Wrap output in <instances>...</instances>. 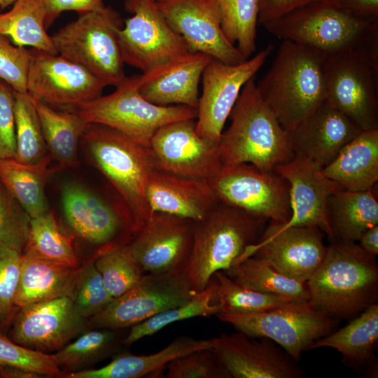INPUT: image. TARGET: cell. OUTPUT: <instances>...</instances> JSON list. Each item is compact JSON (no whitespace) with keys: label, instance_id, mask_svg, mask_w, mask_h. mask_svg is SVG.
I'll list each match as a JSON object with an SVG mask.
<instances>
[{"label":"cell","instance_id":"6da1fadb","mask_svg":"<svg viewBox=\"0 0 378 378\" xmlns=\"http://www.w3.org/2000/svg\"><path fill=\"white\" fill-rule=\"evenodd\" d=\"M316 49L283 40L258 92L281 126L289 132L326 99L324 63Z\"/></svg>","mask_w":378,"mask_h":378},{"label":"cell","instance_id":"7a4b0ae2","mask_svg":"<svg viewBox=\"0 0 378 378\" xmlns=\"http://www.w3.org/2000/svg\"><path fill=\"white\" fill-rule=\"evenodd\" d=\"M309 301L332 317H350L375 304L378 266L356 242L332 241L307 281Z\"/></svg>","mask_w":378,"mask_h":378},{"label":"cell","instance_id":"3957f363","mask_svg":"<svg viewBox=\"0 0 378 378\" xmlns=\"http://www.w3.org/2000/svg\"><path fill=\"white\" fill-rule=\"evenodd\" d=\"M255 79L252 77L243 86L218 150L223 166L248 163L271 172L293 160L294 154L288 132L261 99Z\"/></svg>","mask_w":378,"mask_h":378},{"label":"cell","instance_id":"277c9868","mask_svg":"<svg viewBox=\"0 0 378 378\" xmlns=\"http://www.w3.org/2000/svg\"><path fill=\"white\" fill-rule=\"evenodd\" d=\"M81 140L94 165L116 191L136 234L153 214L146 198L150 175L156 169L150 148L97 123L87 124Z\"/></svg>","mask_w":378,"mask_h":378},{"label":"cell","instance_id":"5b68a950","mask_svg":"<svg viewBox=\"0 0 378 378\" xmlns=\"http://www.w3.org/2000/svg\"><path fill=\"white\" fill-rule=\"evenodd\" d=\"M267 220L220 202L205 218L193 221L192 243L186 265L195 292L206 288L214 274L230 268L260 239Z\"/></svg>","mask_w":378,"mask_h":378},{"label":"cell","instance_id":"8992f818","mask_svg":"<svg viewBox=\"0 0 378 378\" xmlns=\"http://www.w3.org/2000/svg\"><path fill=\"white\" fill-rule=\"evenodd\" d=\"M324 76L328 103L361 131L378 129V29L360 44L326 55Z\"/></svg>","mask_w":378,"mask_h":378},{"label":"cell","instance_id":"52a82bcc","mask_svg":"<svg viewBox=\"0 0 378 378\" xmlns=\"http://www.w3.org/2000/svg\"><path fill=\"white\" fill-rule=\"evenodd\" d=\"M124 20L111 6L79 13L51 38L58 55L82 66L107 85L125 77L119 31Z\"/></svg>","mask_w":378,"mask_h":378},{"label":"cell","instance_id":"ba28073f","mask_svg":"<svg viewBox=\"0 0 378 378\" xmlns=\"http://www.w3.org/2000/svg\"><path fill=\"white\" fill-rule=\"evenodd\" d=\"M139 78V75L125 76L112 93L82 104L73 111L88 123L108 126L148 148L161 127L197 118V108L183 105L158 106L145 99L138 91Z\"/></svg>","mask_w":378,"mask_h":378},{"label":"cell","instance_id":"9c48e42d","mask_svg":"<svg viewBox=\"0 0 378 378\" xmlns=\"http://www.w3.org/2000/svg\"><path fill=\"white\" fill-rule=\"evenodd\" d=\"M263 26L279 38L330 55L363 43L378 29V22L354 18L330 0H321L295 8Z\"/></svg>","mask_w":378,"mask_h":378},{"label":"cell","instance_id":"30bf717a","mask_svg":"<svg viewBox=\"0 0 378 378\" xmlns=\"http://www.w3.org/2000/svg\"><path fill=\"white\" fill-rule=\"evenodd\" d=\"M216 316L247 336L272 340L296 362L303 351L332 332L337 325L332 316L309 300L295 301L260 312Z\"/></svg>","mask_w":378,"mask_h":378},{"label":"cell","instance_id":"8fae6325","mask_svg":"<svg viewBox=\"0 0 378 378\" xmlns=\"http://www.w3.org/2000/svg\"><path fill=\"white\" fill-rule=\"evenodd\" d=\"M62 205L65 220L75 236L99 255L127 244L135 235L131 218L122 202L113 204L86 186L64 184Z\"/></svg>","mask_w":378,"mask_h":378},{"label":"cell","instance_id":"7c38bea8","mask_svg":"<svg viewBox=\"0 0 378 378\" xmlns=\"http://www.w3.org/2000/svg\"><path fill=\"white\" fill-rule=\"evenodd\" d=\"M208 183L220 202L276 223L290 217V184L276 170L248 163L222 166Z\"/></svg>","mask_w":378,"mask_h":378},{"label":"cell","instance_id":"4fadbf2b","mask_svg":"<svg viewBox=\"0 0 378 378\" xmlns=\"http://www.w3.org/2000/svg\"><path fill=\"white\" fill-rule=\"evenodd\" d=\"M192 290L185 269L144 274L139 283L88 319V328L125 329L187 302Z\"/></svg>","mask_w":378,"mask_h":378},{"label":"cell","instance_id":"5bb4252c","mask_svg":"<svg viewBox=\"0 0 378 378\" xmlns=\"http://www.w3.org/2000/svg\"><path fill=\"white\" fill-rule=\"evenodd\" d=\"M125 9L132 14L119 31L125 63L145 73L190 52L165 20L156 0H125Z\"/></svg>","mask_w":378,"mask_h":378},{"label":"cell","instance_id":"9a60e30c","mask_svg":"<svg viewBox=\"0 0 378 378\" xmlns=\"http://www.w3.org/2000/svg\"><path fill=\"white\" fill-rule=\"evenodd\" d=\"M274 47L268 45L253 57L238 64H227L211 59L202 76L196 131L209 143L218 146L225 123L245 83L265 63Z\"/></svg>","mask_w":378,"mask_h":378},{"label":"cell","instance_id":"2e32d148","mask_svg":"<svg viewBox=\"0 0 378 378\" xmlns=\"http://www.w3.org/2000/svg\"><path fill=\"white\" fill-rule=\"evenodd\" d=\"M27 92L52 107L73 111L102 95L107 85L82 66L31 48Z\"/></svg>","mask_w":378,"mask_h":378},{"label":"cell","instance_id":"e0dca14e","mask_svg":"<svg viewBox=\"0 0 378 378\" xmlns=\"http://www.w3.org/2000/svg\"><path fill=\"white\" fill-rule=\"evenodd\" d=\"M323 233L316 226L281 229L270 222L258 242L247 247L235 262L254 255L284 275L307 282L325 258L327 246L323 244Z\"/></svg>","mask_w":378,"mask_h":378},{"label":"cell","instance_id":"ac0fdd59","mask_svg":"<svg viewBox=\"0 0 378 378\" xmlns=\"http://www.w3.org/2000/svg\"><path fill=\"white\" fill-rule=\"evenodd\" d=\"M150 148L155 169L183 177L209 181L222 167L218 146L196 131V119L174 121L153 135Z\"/></svg>","mask_w":378,"mask_h":378},{"label":"cell","instance_id":"d6986e66","mask_svg":"<svg viewBox=\"0 0 378 378\" xmlns=\"http://www.w3.org/2000/svg\"><path fill=\"white\" fill-rule=\"evenodd\" d=\"M165 20L192 52H201L227 64L246 59L225 37L217 0H159Z\"/></svg>","mask_w":378,"mask_h":378},{"label":"cell","instance_id":"ffe728a7","mask_svg":"<svg viewBox=\"0 0 378 378\" xmlns=\"http://www.w3.org/2000/svg\"><path fill=\"white\" fill-rule=\"evenodd\" d=\"M86 329L88 319L78 314L71 298L63 297L20 308L8 337L22 346L50 354Z\"/></svg>","mask_w":378,"mask_h":378},{"label":"cell","instance_id":"44dd1931","mask_svg":"<svg viewBox=\"0 0 378 378\" xmlns=\"http://www.w3.org/2000/svg\"><path fill=\"white\" fill-rule=\"evenodd\" d=\"M192 232V220L153 211L128 246L144 273L183 270L190 253Z\"/></svg>","mask_w":378,"mask_h":378},{"label":"cell","instance_id":"7402d4cb","mask_svg":"<svg viewBox=\"0 0 378 378\" xmlns=\"http://www.w3.org/2000/svg\"><path fill=\"white\" fill-rule=\"evenodd\" d=\"M214 349L231 378H299L297 362L272 340L240 332L214 337Z\"/></svg>","mask_w":378,"mask_h":378},{"label":"cell","instance_id":"603a6c76","mask_svg":"<svg viewBox=\"0 0 378 378\" xmlns=\"http://www.w3.org/2000/svg\"><path fill=\"white\" fill-rule=\"evenodd\" d=\"M361 132L347 116L325 101L287 132L294 157L323 169Z\"/></svg>","mask_w":378,"mask_h":378},{"label":"cell","instance_id":"cb8c5ba5","mask_svg":"<svg viewBox=\"0 0 378 378\" xmlns=\"http://www.w3.org/2000/svg\"><path fill=\"white\" fill-rule=\"evenodd\" d=\"M275 170L290 184L291 215L285 223H276L279 228L292 226H316L331 240L326 206L328 197L342 188L327 178L322 169L314 164L294 157L276 167Z\"/></svg>","mask_w":378,"mask_h":378},{"label":"cell","instance_id":"d4e9b609","mask_svg":"<svg viewBox=\"0 0 378 378\" xmlns=\"http://www.w3.org/2000/svg\"><path fill=\"white\" fill-rule=\"evenodd\" d=\"M212 58L204 53L181 55L139 75L138 91L158 106L183 105L197 108L199 84Z\"/></svg>","mask_w":378,"mask_h":378},{"label":"cell","instance_id":"484cf974","mask_svg":"<svg viewBox=\"0 0 378 378\" xmlns=\"http://www.w3.org/2000/svg\"><path fill=\"white\" fill-rule=\"evenodd\" d=\"M146 198L153 211L197 221L220 202L207 181L190 178L155 169L146 186Z\"/></svg>","mask_w":378,"mask_h":378},{"label":"cell","instance_id":"4316f807","mask_svg":"<svg viewBox=\"0 0 378 378\" xmlns=\"http://www.w3.org/2000/svg\"><path fill=\"white\" fill-rule=\"evenodd\" d=\"M80 267L22 253L16 307L57 298L73 299Z\"/></svg>","mask_w":378,"mask_h":378},{"label":"cell","instance_id":"83f0119b","mask_svg":"<svg viewBox=\"0 0 378 378\" xmlns=\"http://www.w3.org/2000/svg\"><path fill=\"white\" fill-rule=\"evenodd\" d=\"M214 340L179 336L158 352L134 355L119 352L112 360L98 369H86L67 373L65 378H139L156 373L174 358L202 349L214 348Z\"/></svg>","mask_w":378,"mask_h":378},{"label":"cell","instance_id":"f1b7e54d","mask_svg":"<svg viewBox=\"0 0 378 378\" xmlns=\"http://www.w3.org/2000/svg\"><path fill=\"white\" fill-rule=\"evenodd\" d=\"M343 190H365L378 181V129L362 131L322 169Z\"/></svg>","mask_w":378,"mask_h":378},{"label":"cell","instance_id":"f546056e","mask_svg":"<svg viewBox=\"0 0 378 378\" xmlns=\"http://www.w3.org/2000/svg\"><path fill=\"white\" fill-rule=\"evenodd\" d=\"M373 187L359 191L342 189L328 197L326 215L332 241L356 242L365 230L378 225Z\"/></svg>","mask_w":378,"mask_h":378},{"label":"cell","instance_id":"4dcf8cb0","mask_svg":"<svg viewBox=\"0 0 378 378\" xmlns=\"http://www.w3.org/2000/svg\"><path fill=\"white\" fill-rule=\"evenodd\" d=\"M52 160L49 153L34 164L22 163L15 158L0 160V182L30 218L38 217L49 210L45 186L55 171L50 167Z\"/></svg>","mask_w":378,"mask_h":378},{"label":"cell","instance_id":"1f68e13d","mask_svg":"<svg viewBox=\"0 0 378 378\" xmlns=\"http://www.w3.org/2000/svg\"><path fill=\"white\" fill-rule=\"evenodd\" d=\"M52 160L60 167H76L78 147L87 122L76 111H58L30 94Z\"/></svg>","mask_w":378,"mask_h":378},{"label":"cell","instance_id":"d6a6232c","mask_svg":"<svg viewBox=\"0 0 378 378\" xmlns=\"http://www.w3.org/2000/svg\"><path fill=\"white\" fill-rule=\"evenodd\" d=\"M378 344V304H373L346 326L314 342V349L330 347L338 351L348 363L358 365L373 359Z\"/></svg>","mask_w":378,"mask_h":378},{"label":"cell","instance_id":"836d02e7","mask_svg":"<svg viewBox=\"0 0 378 378\" xmlns=\"http://www.w3.org/2000/svg\"><path fill=\"white\" fill-rule=\"evenodd\" d=\"M125 329L88 328L74 342L54 353L64 377L89 369L95 363L120 352L127 332Z\"/></svg>","mask_w":378,"mask_h":378},{"label":"cell","instance_id":"e575fe53","mask_svg":"<svg viewBox=\"0 0 378 378\" xmlns=\"http://www.w3.org/2000/svg\"><path fill=\"white\" fill-rule=\"evenodd\" d=\"M46 17L43 0H16L10 10L0 13V34L17 46L57 55L51 36L46 32Z\"/></svg>","mask_w":378,"mask_h":378},{"label":"cell","instance_id":"d590c367","mask_svg":"<svg viewBox=\"0 0 378 378\" xmlns=\"http://www.w3.org/2000/svg\"><path fill=\"white\" fill-rule=\"evenodd\" d=\"M236 283L259 292L309 300L307 282L290 279L262 258L251 255L223 271Z\"/></svg>","mask_w":378,"mask_h":378},{"label":"cell","instance_id":"8d00e7d4","mask_svg":"<svg viewBox=\"0 0 378 378\" xmlns=\"http://www.w3.org/2000/svg\"><path fill=\"white\" fill-rule=\"evenodd\" d=\"M22 253L74 267L82 265L72 238L60 228L50 210L31 218Z\"/></svg>","mask_w":378,"mask_h":378},{"label":"cell","instance_id":"74e56055","mask_svg":"<svg viewBox=\"0 0 378 378\" xmlns=\"http://www.w3.org/2000/svg\"><path fill=\"white\" fill-rule=\"evenodd\" d=\"M211 281L214 284L215 302L220 307V313L239 314L260 312L300 301L288 296L246 288L234 281L223 271L215 272Z\"/></svg>","mask_w":378,"mask_h":378},{"label":"cell","instance_id":"f35d334b","mask_svg":"<svg viewBox=\"0 0 378 378\" xmlns=\"http://www.w3.org/2000/svg\"><path fill=\"white\" fill-rule=\"evenodd\" d=\"M220 309L214 299V284L211 280L205 289L195 292L185 303L160 312L148 319L130 327L123 340L128 346L147 336H151L165 326L176 321L197 316L217 315Z\"/></svg>","mask_w":378,"mask_h":378},{"label":"cell","instance_id":"ab89813d","mask_svg":"<svg viewBox=\"0 0 378 378\" xmlns=\"http://www.w3.org/2000/svg\"><path fill=\"white\" fill-rule=\"evenodd\" d=\"M222 30L241 54L248 59L256 50L259 0H217Z\"/></svg>","mask_w":378,"mask_h":378},{"label":"cell","instance_id":"60d3db41","mask_svg":"<svg viewBox=\"0 0 378 378\" xmlns=\"http://www.w3.org/2000/svg\"><path fill=\"white\" fill-rule=\"evenodd\" d=\"M16 153L24 164L40 162L48 154L39 118L30 94L14 90Z\"/></svg>","mask_w":378,"mask_h":378},{"label":"cell","instance_id":"b9f144b4","mask_svg":"<svg viewBox=\"0 0 378 378\" xmlns=\"http://www.w3.org/2000/svg\"><path fill=\"white\" fill-rule=\"evenodd\" d=\"M94 263L113 298L134 287L145 274L133 257L128 244L99 255Z\"/></svg>","mask_w":378,"mask_h":378},{"label":"cell","instance_id":"7bdbcfd3","mask_svg":"<svg viewBox=\"0 0 378 378\" xmlns=\"http://www.w3.org/2000/svg\"><path fill=\"white\" fill-rule=\"evenodd\" d=\"M0 365L29 371L41 377H63L53 354L32 350L13 342L0 332Z\"/></svg>","mask_w":378,"mask_h":378},{"label":"cell","instance_id":"ee69618b","mask_svg":"<svg viewBox=\"0 0 378 378\" xmlns=\"http://www.w3.org/2000/svg\"><path fill=\"white\" fill-rule=\"evenodd\" d=\"M94 260L88 259L82 263L72 299L76 312L85 319L95 316L113 298L107 290Z\"/></svg>","mask_w":378,"mask_h":378},{"label":"cell","instance_id":"f6af8a7d","mask_svg":"<svg viewBox=\"0 0 378 378\" xmlns=\"http://www.w3.org/2000/svg\"><path fill=\"white\" fill-rule=\"evenodd\" d=\"M22 252L0 244V332L9 329L18 309L15 298L18 286Z\"/></svg>","mask_w":378,"mask_h":378},{"label":"cell","instance_id":"bcb514c9","mask_svg":"<svg viewBox=\"0 0 378 378\" xmlns=\"http://www.w3.org/2000/svg\"><path fill=\"white\" fill-rule=\"evenodd\" d=\"M167 378H231L214 348L198 349L171 360Z\"/></svg>","mask_w":378,"mask_h":378},{"label":"cell","instance_id":"7dc6e473","mask_svg":"<svg viewBox=\"0 0 378 378\" xmlns=\"http://www.w3.org/2000/svg\"><path fill=\"white\" fill-rule=\"evenodd\" d=\"M30 217L0 182V244L22 252Z\"/></svg>","mask_w":378,"mask_h":378},{"label":"cell","instance_id":"c3c4849f","mask_svg":"<svg viewBox=\"0 0 378 378\" xmlns=\"http://www.w3.org/2000/svg\"><path fill=\"white\" fill-rule=\"evenodd\" d=\"M30 57L29 50L0 34V79L16 92H27Z\"/></svg>","mask_w":378,"mask_h":378},{"label":"cell","instance_id":"681fc988","mask_svg":"<svg viewBox=\"0 0 378 378\" xmlns=\"http://www.w3.org/2000/svg\"><path fill=\"white\" fill-rule=\"evenodd\" d=\"M14 90L0 79V160L16 153Z\"/></svg>","mask_w":378,"mask_h":378},{"label":"cell","instance_id":"f907efd6","mask_svg":"<svg viewBox=\"0 0 378 378\" xmlns=\"http://www.w3.org/2000/svg\"><path fill=\"white\" fill-rule=\"evenodd\" d=\"M46 9L45 25L49 27L64 11L78 13L92 10L104 5L102 0H43Z\"/></svg>","mask_w":378,"mask_h":378},{"label":"cell","instance_id":"816d5d0a","mask_svg":"<svg viewBox=\"0 0 378 378\" xmlns=\"http://www.w3.org/2000/svg\"><path fill=\"white\" fill-rule=\"evenodd\" d=\"M321 0H259L258 22L262 25L304 5Z\"/></svg>","mask_w":378,"mask_h":378},{"label":"cell","instance_id":"f5cc1de1","mask_svg":"<svg viewBox=\"0 0 378 378\" xmlns=\"http://www.w3.org/2000/svg\"><path fill=\"white\" fill-rule=\"evenodd\" d=\"M332 3L354 18L378 22V0H330Z\"/></svg>","mask_w":378,"mask_h":378},{"label":"cell","instance_id":"db71d44e","mask_svg":"<svg viewBox=\"0 0 378 378\" xmlns=\"http://www.w3.org/2000/svg\"><path fill=\"white\" fill-rule=\"evenodd\" d=\"M358 245L366 253L376 256L378 254V225L365 230L360 237Z\"/></svg>","mask_w":378,"mask_h":378},{"label":"cell","instance_id":"11a10c76","mask_svg":"<svg viewBox=\"0 0 378 378\" xmlns=\"http://www.w3.org/2000/svg\"><path fill=\"white\" fill-rule=\"evenodd\" d=\"M0 377L3 378H38L37 374L9 366L0 365Z\"/></svg>","mask_w":378,"mask_h":378},{"label":"cell","instance_id":"9f6ffc18","mask_svg":"<svg viewBox=\"0 0 378 378\" xmlns=\"http://www.w3.org/2000/svg\"><path fill=\"white\" fill-rule=\"evenodd\" d=\"M15 1L16 0H0V8H5L13 4Z\"/></svg>","mask_w":378,"mask_h":378},{"label":"cell","instance_id":"6f0895ef","mask_svg":"<svg viewBox=\"0 0 378 378\" xmlns=\"http://www.w3.org/2000/svg\"><path fill=\"white\" fill-rule=\"evenodd\" d=\"M156 1H159V0H156Z\"/></svg>","mask_w":378,"mask_h":378}]
</instances>
